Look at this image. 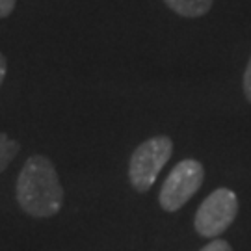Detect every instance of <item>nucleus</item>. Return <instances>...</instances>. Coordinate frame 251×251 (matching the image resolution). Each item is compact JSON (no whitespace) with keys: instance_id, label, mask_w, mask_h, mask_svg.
<instances>
[{"instance_id":"obj_1","label":"nucleus","mask_w":251,"mask_h":251,"mask_svg":"<svg viewBox=\"0 0 251 251\" xmlns=\"http://www.w3.org/2000/svg\"><path fill=\"white\" fill-rule=\"evenodd\" d=\"M19 206L34 218H52L63 206V186L50 158L32 154L23 164L15 184Z\"/></svg>"},{"instance_id":"obj_2","label":"nucleus","mask_w":251,"mask_h":251,"mask_svg":"<svg viewBox=\"0 0 251 251\" xmlns=\"http://www.w3.org/2000/svg\"><path fill=\"white\" fill-rule=\"evenodd\" d=\"M173 152V142L168 136H152L138 145L128 162V180L138 194H145L156 182Z\"/></svg>"},{"instance_id":"obj_3","label":"nucleus","mask_w":251,"mask_h":251,"mask_svg":"<svg viewBox=\"0 0 251 251\" xmlns=\"http://www.w3.org/2000/svg\"><path fill=\"white\" fill-rule=\"evenodd\" d=\"M205 179L203 164L194 158L179 162L166 177L158 194L160 206L166 212H177L198 194Z\"/></svg>"},{"instance_id":"obj_4","label":"nucleus","mask_w":251,"mask_h":251,"mask_svg":"<svg viewBox=\"0 0 251 251\" xmlns=\"http://www.w3.org/2000/svg\"><path fill=\"white\" fill-rule=\"evenodd\" d=\"M238 214V199L229 188L214 190L199 205L196 212V231L205 238H216L234 222Z\"/></svg>"},{"instance_id":"obj_5","label":"nucleus","mask_w":251,"mask_h":251,"mask_svg":"<svg viewBox=\"0 0 251 251\" xmlns=\"http://www.w3.org/2000/svg\"><path fill=\"white\" fill-rule=\"evenodd\" d=\"M164 4L180 17L196 19L208 13L214 0H164Z\"/></svg>"},{"instance_id":"obj_6","label":"nucleus","mask_w":251,"mask_h":251,"mask_svg":"<svg viewBox=\"0 0 251 251\" xmlns=\"http://www.w3.org/2000/svg\"><path fill=\"white\" fill-rule=\"evenodd\" d=\"M19 149H21V145L17 140L0 132V173L13 162V158L19 154Z\"/></svg>"},{"instance_id":"obj_7","label":"nucleus","mask_w":251,"mask_h":251,"mask_svg":"<svg viewBox=\"0 0 251 251\" xmlns=\"http://www.w3.org/2000/svg\"><path fill=\"white\" fill-rule=\"evenodd\" d=\"M17 0H0V19H6L13 13Z\"/></svg>"},{"instance_id":"obj_8","label":"nucleus","mask_w":251,"mask_h":251,"mask_svg":"<svg viewBox=\"0 0 251 251\" xmlns=\"http://www.w3.org/2000/svg\"><path fill=\"white\" fill-rule=\"evenodd\" d=\"M199 251H233L231 246L225 242V240H212L210 244H206L203 250Z\"/></svg>"},{"instance_id":"obj_9","label":"nucleus","mask_w":251,"mask_h":251,"mask_svg":"<svg viewBox=\"0 0 251 251\" xmlns=\"http://www.w3.org/2000/svg\"><path fill=\"white\" fill-rule=\"evenodd\" d=\"M244 93H246V99L251 102V58L248 62L246 73H244Z\"/></svg>"},{"instance_id":"obj_10","label":"nucleus","mask_w":251,"mask_h":251,"mask_svg":"<svg viewBox=\"0 0 251 251\" xmlns=\"http://www.w3.org/2000/svg\"><path fill=\"white\" fill-rule=\"evenodd\" d=\"M6 73H8V62H6V56L0 52V86L4 84Z\"/></svg>"}]
</instances>
